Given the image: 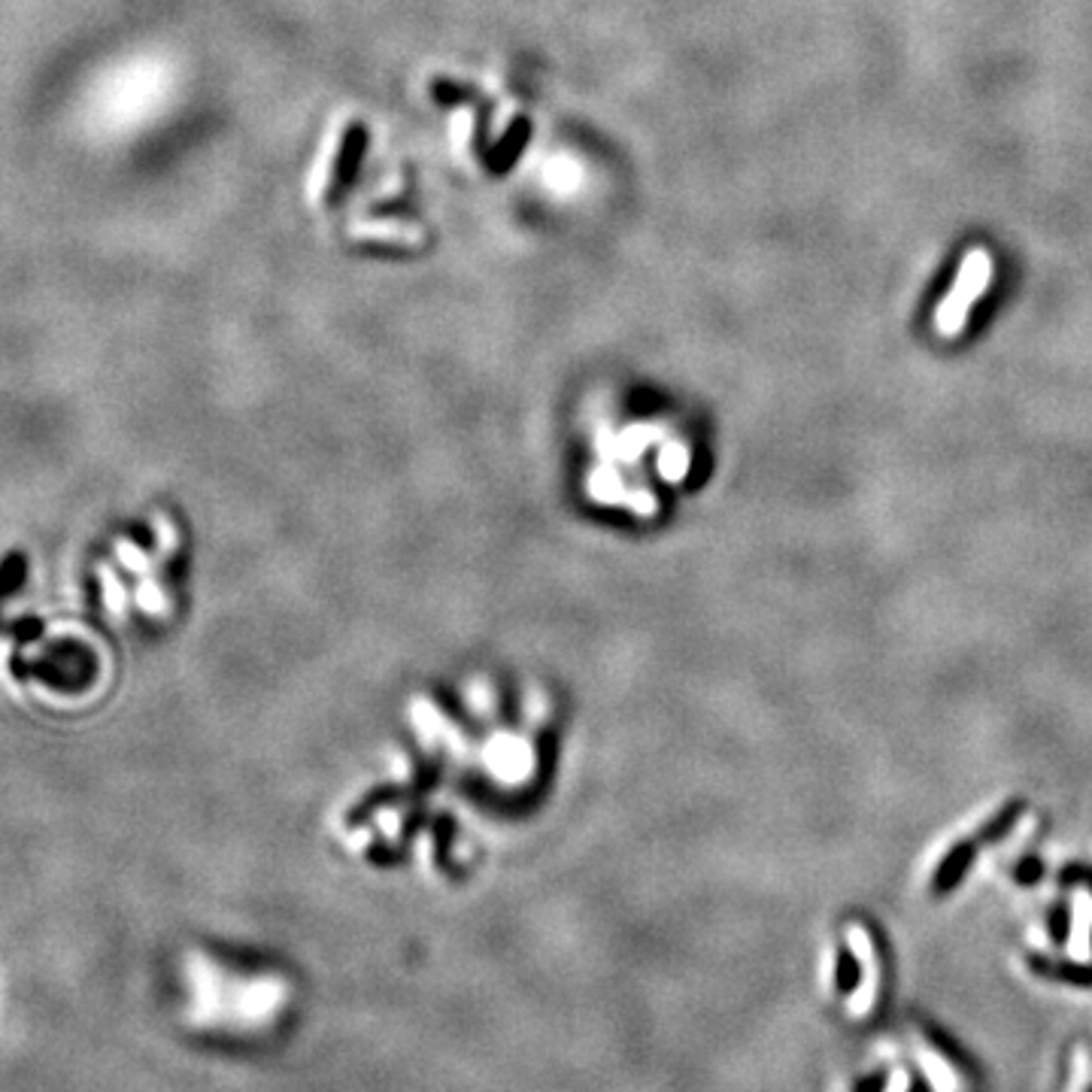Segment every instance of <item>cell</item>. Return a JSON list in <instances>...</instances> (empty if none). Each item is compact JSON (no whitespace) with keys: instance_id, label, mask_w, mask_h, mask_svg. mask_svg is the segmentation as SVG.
Returning <instances> with one entry per match:
<instances>
[{"instance_id":"277c9868","label":"cell","mask_w":1092,"mask_h":1092,"mask_svg":"<svg viewBox=\"0 0 1092 1092\" xmlns=\"http://www.w3.org/2000/svg\"><path fill=\"white\" fill-rule=\"evenodd\" d=\"M849 953L859 960V968H862V978H859V986L853 989V996L847 998V1014L849 1017L862 1019L877 1004V993H880V960H877V947L871 941L865 925L849 923L847 932Z\"/></svg>"},{"instance_id":"9c48e42d","label":"cell","mask_w":1092,"mask_h":1092,"mask_svg":"<svg viewBox=\"0 0 1092 1092\" xmlns=\"http://www.w3.org/2000/svg\"><path fill=\"white\" fill-rule=\"evenodd\" d=\"M884 1092H910V1077L902 1068H895V1072L889 1074V1083H886Z\"/></svg>"},{"instance_id":"ba28073f","label":"cell","mask_w":1092,"mask_h":1092,"mask_svg":"<svg viewBox=\"0 0 1092 1092\" xmlns=\"http://www.w3.org/2000/svg\"><path fill=\"white\" fill-rule=\"evenodd\" d=\"M349 252L364 255V259H379V262H410L419 255L414 246L383 244V240H358V246H349Z\"/></svg>"},{"instance_id":"5b68a950","label":"cell","mask_w":1092,"mask_h":1092,"mask_svg":"<svg viewBox=\"0 0 1092 1092\" xmlns=\"http://www.w3.org/2000/svg\"><path fill=\"white\" fill-rule=\"evenodd\" d=\"M531 134H534V122H531L526 113H519L508 125V131L501 134V140L486 152V158H483L480 165L489 170V176H495V180L508 176L510 170L519 165V158L526 155L528 143H531Z\"/></svg>"},{"instance_id":"6da1fadb","label":"cell","mask_w":1092,"mask_h":1092,"mask_svg":"<svg viewBox=\"0 0 1092 1092\" xmlns=\"http://www.w3.org/2000/svg\"><path fill=\"white\" fill-rule=\"evenodd\" d=\"M989 277H993V262L983 249H971L965 259H962L960 274H956V283L953 288L943 295V301L938 303L935 310V331L941 338H956L965 322H968V310L980 301V295L986 292L989 285Z\"/></svg>"},{"instance_id":"7a4b0ae2","label":"cell","mask_w":1092,"mask_h":1092,"mask_svg":"<svg viewBox=\"0 0 1092 1092\" xmlns=\"http://www.w3.org/2000/svg\"><path fill=\"white\" fill-rule=\"evenodd\" d=\"M428 95L437 107L443 110H452V107H473V155L483 161L486 152L492 150L489 143V131H492V115H495V104H492L489 95H483L480 85L473 82H462V79H452V76H434L428 82Z\"/></svg>"},{"instance_id":"3957f363","label":"cell","mask_w":1092,"mask_h":1092,"mask_svg":"<svg viewBox=\"0 0 1092 1092\" xmlns=\"http://www.w3.org/2000/svg\"><path fill=\"white\" fill-rule=\"evenodd\" d=\"M368 150H371V128L361 119H353L340 134L338 155H334L331 176H328V186H325V209H338L349 198V191L358 180V170L368 158Z\"/></svg>"},{"instance_id":"8992f818","label":"cell","mask_w":1092,"mask_h":1092,"mask_svg":"<svg viewBox=\"0 0 1092 1092\" xmlns=\"http://www.w3.org/2000/svg\"><path fill=\"white\" fill-rule=\"evenodd\" d=\"M1065 953L1074 965H1090L1092 962V889L1077 886L1072 899V932Z\"/></svg>"},{"instance_id":"52a82bcc","label":"cell","mask_w":1092,"mask_h":1092,"mask_svg":"<svg viewBox=\"0 0 1092 1092\" xmlns=\"http://www.w3.org/2000/svg\"><path fill=\"white\" fill-rule=\"evenodd\" d=\"M914 1059H917L920 1072L925 1074V1080H929L932 1092H962L960 1072H956V1068H953L929 1041L914 1038Z\"/></svg>"}]
</instances>
